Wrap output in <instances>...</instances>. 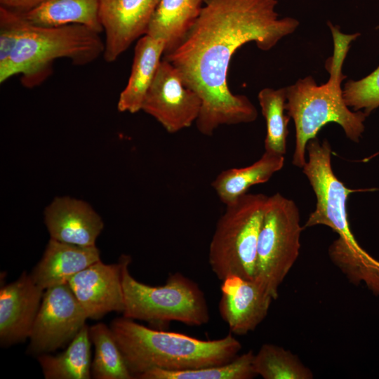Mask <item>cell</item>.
<instances>
[{
	"label": "cell",
	"mask_w": 379,
	"mask_h": 379,
	"mask_svg": "<svg viewBox=\"0 0 379 379\" xmlns=\"http://www.w3.org/2000/svg\"><path fill=\"white\" fill-rule=\"evenodd\" d=\"M277 4V0H206L185 36L164 54L163 59L201 98L196 121L201 134L211 135L222 125L257 119L249 98L230 90L228 69L233 55L244 44L254 41L267 51L297 29V19L279 17Z\"/></svg>",
	"instance_id": "1"
},
{
	"label": "cell",
	"mask_w": 379,
	"mask_h": 379,
	"mask_svg": "<svg viewBox=\"0 0 379 379\" xmlns=\"http://www.w3.org/2000/svg\"><path fill=\"white\" fill-rule=\"evenodd\" d=\"M328 25L333 41V54L326 62L328 80L319 86L314 77L309 75L286 87V111L293 120L295 129L292 164L301 168L307 161L308 142L317 138L325 125L338 124L348 139L358 142L368 117L362 111L350 109L344 100L342 88V82L347 78L343 72L345 60L351 43L360 34H344L331 22H328Z\"/></svg>",
	"instance_id": "2"
},
{
	"label": "cell",
	"mask_w": 379,
	"mask_h": 379,
	"mask_svg": "<svg viewBox=\"0 0 379 379\" xmlns=\"http://www.w3.org/2000/svg\"><path fill=\"white\" fill-rule=\"evenodd\" d=\"M109 327L134 378L152 369L181 371L224 364L241 349L230 332L219 339L201 340L149 328L124 317L113 319Z\"/></svg>",
	"instance_id": "3"
},
{
	"label": "cell",
	"mask_w": 379,
	"mask_h": 379,
	"mask_svg": "<svg viewBox=\"0 0 379 379\" xmlns=\"http://www.w3.org/2000/svg\"><path fill=\"white\" fill-rule=\"evenodd\" d=\"M100 33L77 24L43 27L27 20L6 64L0 68V83L15 75L27 88L41 85L53 73L55 60L67 58L74 65H88L103 55Z\"/></svg>",
	"instance_id": "4"
},
{
	"label": "cell",
	"mask_w": 379,
	"mask_h": 379,
	"mask_svg": "<svg viewBox=\"0 0 379 379\" xmlns=\"http://www.w3.org/2000/svg\"><path fill=\"white\" fill-rule=\"evenodd\" d=\"M123 317L165 327L177 321L201 326L210 319L206 297L199 285L181 274H170L161 286H150L136 280L128 270L130 256L122 255Z\"/></svg>",
	"instance_id": "5"
},
{
	"label": "cell",
	"mask_w": 379,
	"mask_h": 379,
	"mask_svg": "<svg viewBox=\"0 0 379 379\" xmlns=\"http://www.w3.org/2000/svg\"><path fill=\"white\" fill-rule=\"evenodd\" d=\"M268 196L246 193L226 205L209 245L208 262L220 279H254L257 245Z\"/></svg>",
	"instance_id": "6"
},
{
	"label": "cell",
	"mask_w": 379,
	"mask_h": 379,
	"mask_svg": "<svg viewBox=\"0 0 379 379\" xmlns=\"http://www.w3.org/2000/svg\"><path fill=\"white\" fill-rule=\"evenodd\" d=\"M308 159L302 168L317 198L316 208L304 227L325 225L338 234L329 253L337 258L359 260L368 253L359 244L350 227L347 203L352 191L335 175L331 166V147L327 140H310L306 147Z\"/></svg>",
	"instance_id": "7"
},
{
	"label": "cell",
	"mask_w": 379,
	"mask_h": 379,
	"mask_svg": "<svg viewBox=\"0 0 379 379\" xmlns=\"http://www.w3.org/2000/svg\"><path fill=\"white\" fill-rule=\"evenodd\" d=\"M303 228L293 200L280 193L268 196L258 236L254 279L274 300L298 259Z\"/></svg>",
	"instance_id": "8"
},
{
	"label": "cell",
	"mask_w": 379,
	"mask_h": 379,
	"mask_svg": "<svg viewBox=\"0 0 379 379\" xmlns=\"http://www.w3.org/2000/svg\"><path fill=\"white\" fill-rule=\"evenodd\" d=\"M87 319L68 283L46 289L29 337V351L40 355L62 347Z\"/></svg>",
	"instance_id": "9"
},
{
	"label": "cell",
	"mask_w": 379,
	"mask_h": 379,
	"mask_svg": "<svg viewBox=\"0 0 379 379\" xmlns=\"http://www.w3.org/2000/svg\"><path fill=\"white\" fill-rule=\"evenodd\" d=\"M201 105L199 94L185 85L171 62L162 58L141 110L154 117L167 132L175 133L196 122Z\"/></svg>",
	"instance_id": "10"
},
{
	"label": "cell",
	"mask_w": 379,
	"mask_h": 379,
	"mask_svg": "<svg viewBox=\"0 0 379 379\" xmlns=\"http://www.w3.org/2000/svg\"><path fill=\"white\" fill-rule=\"evenodd\" d=\"M160 0H100V20L105 32V61H115L147 33Z\"/></svg>",
	"instance_id": "11"
},
{
	"label": "cell",
	"mask_w": 379,
	"mask_h": 379,
	"mask_svg": "<svg viewBox=\"0 0 379 379\" xmlns=\"http://www.w3.org/2000/svg\"><path fill=\"white\" fill-rule=\"evenodd\" d=\"M67 283L88 319H98L109 312L124 310L121 259L113 264L100 260L74 275Z\"/></svg>",
	"instance_id": "12"
},
{
	"label": "cell",
	"mask_w": 379,
	"mask_h": 379,
	"mask_svg": "<svg viewBox=\"0 0 379 379\" xmlns=\"http://www.w3.org/2000/svg\"><path fill=\"white\" fill-rule=\"evenodd\" d=\"M219 312L234 335L253 331L267 317L274 300L255 280L230 275L221 281Z\"/></svg>",
	"instance_id": "13"
},
{
	"label": "cell",
	"mask_w": 379,
	"mask_h": 379,
	"mask_svg": "<svg viewBox=\"0 0 379 379\" xmlns=\"http://www.w3.org/2000/svg\"><path fill=\"white\" fill-rule=\"evenodd\" d=\"M44 291L31 274L20 277L0 290V342L8 346L29 337Z\"/></svg>",
	"instance_id": "14"
},
{
	"label": "cell",
	"mask_w": 379,
	"mask_h": 379,
	"mask_svg": "<svg viewBox=\"0 0 379 379\" xmlns=\"http://www.w3.org/2000/svg\"><path fill=\"white\" fill-rule=\"evenodd\" d=\"M44 218L51 239L81 246H95L104 227L88 204L69 197H56L46 207Z\"/></svg>",
	"instance_id": "15"
},
{
	"label": "cell",
	"mask_w": 379,
	"mask_h": 379,
	"mask_svg": "<svg viewBox=\"0 0 379 379\" xmlns=\"http://www.w3.org/2000/svg\"><path fill=\"white\" fill-rule=\"evenodd\" d=\"M100 260L95 246H81L51 239L30 274L46 290L67 284L74 275Z\"/></svg>",
	"instance_id": "16"
},
{
	"label": "cell",
	"mask_w": 379,
	"mask_h": 379,
	"mask_svg": "<svg viewBox=\"0 0 379 379\" xmlns=\"http://www.w3.org/2000/svg\"><path fill=\"white\" fill-rule=\"evenodd\" d=\"M164 41L147 34L137 40L128 83L120 93L117 109L121 112L135 113L141 110L165 51Z\"/></svg>",
	"instance_id": "17"
},
{
	"label": "cell",
	"mask_w": 379,
	"mask_h": 379,
	"mask_svg": "<svg viewBox=\"0 0 379 379\" xmlns=\"http://www.w3.org/2000/svg\"><path fill=\"white\" fill-rule=\"evenodd\" d=\"M205 1L160 0L146 34L164 41V53L172 50L190 29Z\"/></svg>",
	"instance_id": "18"
},
{
	"label": "cell",
	"mask_w": 379,
	"mask_h": 379,
	"mask_svg": "<svg viewBox=\"0 0 379 379\" xmlns=\"http://www.w3.org/2000/svg\"><path fill=\"white\" fill-rule=\"evenodd\" d=\"M284 164V155L265 151L253 164L232 168L220 173L211 185L220 200L225 205L247 193L248 189L268 181Z\"/></svg>",
	"instance_id": "19"
},
{
	"label": "cell",
	"mask_w": 379,
	"mask_h": 379,
	"mask_svg": "<svg viewBox=\"0 0 379 379\" xmlns=\"http://www.w3.org/2000/svg\"><path fill=\"white\" fill-rule=\"evenodd\" d=\"M100 0H46L23 13L31 23L43 27L81 25L100 33Z\"/></svg>",
	"instance_id": "20"
},
{
	"label": "cell",
	"mask_w": 379,
	"mask_h": 379,
	"mask_svg": "<svg viewBox=\"0 0 379 379\" xmlns=\"http://www.w3.org/2000/svg\"><path fill=\"white\" fill-rule=\"evenodd\" d=\"M69 343L58 355L46 353L38 357L46 379H89L92 376L89 326L85 324Z\"/></svg>",
	"instance_id": "21"
},
{
	"label": "cell",
	"mask_w": 379,
	"mask_h": 379,
	"mask_svg": "<svg viewBox=\"0 0 379 379\" xmlns=\"http://www.w3.org/2000/svg\"><path fill=\"white\" fill-rule=\"evenodd\" d=\"M90 338L95 353L91 363V375L96 379H131L122 353L110 327L98 323L89 327Z\"/></svg>",
	"instance_id": "22"
},
{
	"label": "cell",
	"mask_w": 379,
	"mask_h": 379,
	"mask_svg": "<svg viewBox=\"0 0 379 379\" xmlns=\"http://www.w3.org/2000/svg\"><path fill=\"white\" fill-rule=\"evenodd\" d=\"M261 112L266 121L265 151L284 155L286 152L288 124L291 117L285 114L286 87L262 88L258 95Z\"/></svg>",
	"instance_id": "23"
},
{
	"label": "cell",
	"mask_w": 379,
	"mask_h": 379,
	"mask_svg": "<svg viewBox=\"0 0 379 379\" xmlns=\"http://www.w3.org/2000/svg\"><path fill=\"white\" fill-rule=\"evenodd\" d=\"M253 366L257 375L264 379H312L314 375L289 350L282 347L263 344L254 354Z\"/></svg>",
	"instance_id": "24"
},
{
	"label": "cell",
	"mask_w": 379,
	"mask_h": 379,
	"mask_svg": "<svg viewBox=\"0 0 379 379\" xmlns=\"http://www.w3.org/2000/svg\"><path fill=\"white\" fill-rule=\"evenodd\" d=\"M254 354L249 350L232 361L220 365L168 371L161 369L147 371L136 378L139 379H251L257 376L253 366Z\"/></svg>",
	"instance_id": "25"
},
{
	"label": "cell",
	"mask_w": 379,
	"mask_h": 379,
	"mask_svg": "<svg viewBox=\"0 0 379 379\" xmlns=\"http://www.w3.org/2000/svg\"><path fill=\"white\" fill-rule=\"evenodd\" d=\"M343 94L350 108L368 116L379 107V66L361 79L347 81Z\"/></svg>",
	"instance_id": "26"
},
{
	"label": "cell",
	"mask_w": 379,
	"mask_h": 379,
	"mask_svg": "<svg viewBox=\"0 0 379 379\" xmlns=\"http://www.w3.org/2000/svg\"><path fill=\"white\" fill-rule=\"evenodd\" d=\"M27 24L23 13L0 6V68L8 62Z\"/></svg>",
	"instance_id": "27"
},
{
	"label": "cell",
	"mask_w": 379,
	"mask_h": 379,
	"mask_svg": "<svg viewBox=\"0 0 379 379\" xmlns=\"http://www.w3.org/2000/svg\"><path fill=\"white\" fill-rule=\"evenodd\" d=\"M46 0H0L1 7L25 13L39 6Z\"/></svg>",
	"instance_id": "28"
}]
</instances>
